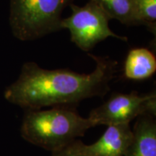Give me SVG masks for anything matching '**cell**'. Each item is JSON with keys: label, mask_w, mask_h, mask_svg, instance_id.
<instances>
[{"label": "cell", "mask_w": 156, "mask_h": 156, "mask_svg": "<svg viewBox=\"0 0 156 156\" xmlns=\"http://www.w3.org/2000/svg\"><path fill=\"white\" fill-rule=\"evenodd\" d=\"M156 71V58L146 48H135L129 51L124 66V75L132 80L151 77Z\"/></svg>", "instance_id": "8"}, {"label": "cell", "mask_w": 156, "mask_h": 156, "mask_svg": "<svg viewBox=\"0 0 156 156\" xmlns=\"http://www.w3.org/2000/svg\"><path fill=\"white\" fill-rule=\"evenodd\" d=\"M110 20L115 19L127 26L145 24L138 15L135 0H92Z\"/></svg>", "instance_id": "9"}, {"label": "cell", "mask_w": 156, "mask_h": 156, "mask_svg": "<svg viewBox=\"0 0 156 156\" xmlns=\"http://www.w3.org/2000/svg\"><path fill=\"white\" fill-rule=\"evenodd\" d=\"M75 0H10L9 25L20 41H34L62 30V14Z\"/></svg>", "instance_id": "3"}, {"label": "cell", "mask_w": 156, "mask_h": 156, "mask_svg": "<svg viewBox=\"0 0 156 156\" xmlns=\"http://www.w3.org/2000/svg\"><path fill=\"white\" fill-rule=\"evenodd\" d=\"M88 56L95 62L90 74L68 69H46L35 62L25 63L18 79L5 90L6 100L26 110H39L47 106H73L86 98L104 96L117 73V62L106 56Z\"/></svg>", "instance_id": "1"}, {"label": "cell", "mask_w": 156, "mask_h": 156, "mask_svg": "<svg viewBox=\"0 0 156 156\" xmlns=\"http://www.w3.org/2000/svg\"><path fill=\"white\" fill-rule=\"evenodd\" d=\"M140 18L153 34L156 30V0H135Z\"/></svg>", "instance_id": "10"}, {"label": "cell", "mask_w": 156, "mask_h": 156, "mask_svg": "<svg viewBox=\"0 0 156 156\" xmlns=\"http://www.w3.org/2000/svg\"><path fill=\"white\" fill-rule=\"evenodd\" d=\"M154 116L137 118L132 129L133 140L126 156H156V122Z\"/></svg>", "instance_id": "7"}, {"label": "cell", "mask_w": 156, "mask_h": 156, "mask_svg": "<svg viewBox=\"0 0 156 156\" xmlns=\"http://www.w3.org/2000/svg\"><path fill=\"white\" fill-rule=\"evenodd\" d=\"M69 7L72 14L67 18H62L60 26L62 30H69L71 41L83 51H90L108 37L127 41L126 37L119 36L111 30L108 26L110 19L92 0L83 7L75 4Z\"/></svg>", "instance_id": "4"}, {"label": "cell", "mask_w": 156, "mask_h": 156, "mask_svg": "<svg viewBox=\"0 0 156 156\" xmlns=\"http://www.w3.org/2000/svg\"><path fill=\"white\" fill-rule=\"evenodd\" d=\"M143 115H156V94L153 92L140 95L136 91L130 93H114L106 102L90 113L89 119L93 125H113L129 124Z\"/></svg>", "instance_id": "5"}, {"label": "cell", "mask_w": 156, "mask_h": 156, "mask_svg": "<svg viewBox=\"0 0 156 156\" xmlns=\"http://www.w3.org/2000/svg\"><path fill=\"white\" fill-rule=\"evenodd\" d=\"M133 140L129 124L108 126L102 136L92 145L76 140L65 149L86 156H126Z\"/></svg>", "instance_id": "6"}, {"label": "cell", "mask_w": 156, "mask_h": 156, "mask_svg": "<svg viewBox=\"0 0 156 156\" xmlns=\"http://www.w3.org/2000/svg\"><path fill=\"white\" fill-rule=\"evenodd\" d=\"M94 125L83 118L73 106H55L49 110H27L22 125L24 140L52 153L71 145Z\"/></svg>", "instance_id": "2"}, {"label": "cell", "mask_w": 156, "mask_h": 156, "mask_svg": "<svg viewBox=\"0 0 156 156\" xmlns=\"http://www.w3.org/2000/svg\"><path fill=\"white\" fill-rule=\"evenodd\" d=\"M51 156H86V155L72 153V152L67 151V150L64 149L61 151H58V152H56V153H52Z\"/></svg>", "instance_id": "11"}]
</instances>
